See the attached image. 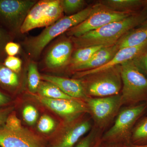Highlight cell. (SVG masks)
<instances>
[{
    "label": "cell",
    "instance_id": "obj_1",
    "mask_svg": "<svg viewBox=\"0 0 147 147\" xmlns=\"http://www.w3.org/2000/svg\"><path fill=\"white\" fill-rule=\"evenodd\" d=\"M147 19V11L143 9L123 20L70 39L76 49L92 46L109 47L115 45L127 32L139 27Z\"/></svg>",
    "mask_w": 147,
    "mask_h": 147
},
{
    "label": "cell",
    "instance_id": "obj_2",
    "mask_svg": "<svg viewBox=\"0 0 147 147\" xmlns=\"http://www.w3.org/2000/svg\"><path fill=\"white\" fill-rule=\"evenodd\" d=\"M88 97H103L119 94L122 88L121 65L82 77Z\"/></svg>",
    "mask_w": 147,
    "mask_h": 147
},
{
    "label": "cell",
    "instance_id": "obj_3",
    "mask_svg": "<svg viewBox=\"0 0 147 147\" xmlns=\"http://www.w3.org/2000/svg\"><path fill=\"white\" fill-rule=\"evenodd\" d=\"M92 10V6L88 7L78 13L61 18L46 27L40 34L28 41L26 45L28 51L32 57H38L51 40L86 20Z\"/></svg>",
    "mask_w": 147,
    "mask_h": 147
},
{
    "label": "cell",
    "instance_id": "obj_4",
    "mask_svg": "<svg viewBox=\"0 0 147 147\" xmlns=\"http://www.w3.org/2000/svg\"><path fill=\"white\" fill-rule=\"evenodd\" d=\"M147 108V103H142L120 111L114 125L101 137L102 142L126 146L130 144L133 127Z\"/></svg>",
    "mask_w": 147,
    "mask_h": 147
},
{
    "label": "cell",
    "instance_id": "obj_5",
    "mask_svg": "<svg viewBox=\"0 0 147 147\" xmlns=\"http://www.w3.org/2000/svg\"><path fill=\"white\" fill-rule=\"evenodd\" d=\"M123 104L134 105L147 100V77L133 60L121 65Z\"/></svg>",
    "mask_w": 147,
    "mask_h": 147
},
{
    "label": "cell",
    "instance_id": "obj_6",
    "mask_svg": "<svg viewBox=\"0 0 147 147\" xmlns=\"http://www.w3.org/2000/svg\"><path fill=\"white\" fill-rule=\"evenodd\" d=\"M0 147H47L43 139L24 128L14 114L0 127Z\"/></svg>",
    "mask_w": 147,
    "mask_h": 147
},
{
    "label": "cell",
    "instance_id": "obj_7",
    "mask_svg": "<svg viewBox=\"0 0 147 147\" xmlns=\"http://www.w3.org/2000/svg\"><path fill=\"white\" fill-rule=\"evenodd\" d=\"M135 13L116 11L99 3L92 6L91 13L86 20L69 29L66 34L71 37H78L110 23L123 20Z\"/></svg>",
    "mask_w": 147,
    "mask_h": 147
},
{
    "label": "cell",
    "instance_id": "obj_8",
    "mask_svg": "<svg viewBox=\"0 0 147 147\" xmlns=\"http://www.w3.org/2000/svg\"><path fill=\"white\" fill-rule=\"evenodd\" d=\"M89 113L96 126L103 128L119 113L123 105L121 95L103 97H88L86 99Z\"/></svg>",
    "mask_w": 147,
    "mask_h": 147
},
{
    "label": "cell",
    "instance_id": "obj_9",
    "mask_svg": "<svg viewBox=\"0 0 147 147\" xmlns=\"http://www.w3.org/2000/svg\"><path fill=\"white\" fill-rule=\"evenodd\" d=\"M36 97L43 105L68 121L73 120L82 114L89 113L86 103L79 99H54L40 96Z\"/></svg>",
    "mask_w": 147,
    "mask_h": 147
},
{
    "label": "cell",
    "instance_id": "obj_10",
    "mask_svg": "<svg viewBox=\"0 0 147 147\" xmlns=\"http://www.w3.org/2000/svg\"><path fill=\"white\" fill-rule=\"evenodd\" d=\"M36 3L29 0H0V16L11 24L21 26Z\"/></svg>",
    "mask_w": 147,
    "mask_h": 147
},
{
    "label": "cell",
    "instance_id": "obj_11",
    "mask_svg": "<svg viewBox=\"0 0 147 147\" xmlns=\"http://www.w3.org/2000/svg\"><path fill=\"white\" fill-rule=\"evenodd\" d=\"M147 49V40L137 46L122 48L119 50L112 59L105 65L93 70L76 72L75 76L76 78H81L91 74L102 71L116 65H121L125 62L137 58Z\"/></svg>",
    "mask_w": 147,
    "mask_h": 147
},
{
    "label": "cell",
    "instance_id": "obj_12",
    "mask_svg": "<svg viewBox=\"0 0 147 147\" xmlns=\"http://www.w3.org/2000/svg\"><path fill=\"white\" fill-rule=\"evenodd\" d=\"M73 47L71 39L64 40L56 43L46 55V66L51 69H56L68 65L72 55Z\"/></svg>",
    "mask_w": 147,
    "mask_h": 147
},
{
    "label": "cell",
    "instance_id": "obj_13",
    "mask_svg": "<svg viewBox=\"0 0 147 147\" xmlns=\"http://www.w3.org/2000/svg\"><path fill=\"white\" fill-rule=\"evenodd\" d=\"M41 78L45 82L57 86L66 94L72 98L86 100L88 98L81 80L48 75H42Z\"/></svg>",
    "mask_w": 147,
    "mask_h": 147
},
{
    "label": "cell",
    "instance_id": "obj_14",
    "mask_svg": "<svg viewBox=\"0 0 147 147\" xmlns=\"http://www.w3.org/2000/svg\"><path fill=\"white\" fill-rule=\"evenodd\" d=\"M117 44L103 47L98 50L88 61L69 67L70 70L76 72L91 70L101 67L108 63L118 51Z\"/></svg>",
    "mask_w": 147,
    "mask_h": 147
},
{
    "label": "cell",
    "instance_id": "obj_15",
    "mask_svg": "<svg viewBox=\"0 0 147 147\" xmlns=\"http://www.w3.org/2000/svg\"><path fill=\"white\" fill-rule=\"evenodd\" d=\"M91 127V123L88 120L77 123L69 128L50 147H73Z\"/></svg>",
    "mask_w": 147,
    "mask_h": 147
},
{
    "label": "cell",
    "instance_id": "obj_16",
    "mask_svg": "<svg viewBox=\"0 0 147 147\" xmlns=\"http://www.w3.org/2000/svg\"><path fill=\"white\" fill-rule=\"evenodd\" d=\"M50 0H43L36 3L31 9L20 27L22 33L36 28H41L45 10Z\"/></svg>",
    "mask_w": 147,
    "mask_h": 147
},
{
    "label": "cell",
    "instance_id": "obj_17",
    "mask_svg": "<svg viewBox=\"0 0 147 147\" xmlns=\"http://www.w3.org/2000/svg\"><path fill=\"white\" fill-rule=\"evenodd\" d=\"M99 3L112 10L135 13L144 7L145 0H103Z\"/></svg>",
    "mask_w": 147,
    "mask_h": 147
},
{
    "label": "cell",
    "instance_id": "obj_18",
    "mask_svg": "<svg viewBox=\"0 0 147 147\" xmlns=\"http://www.w3.org/2000/svg\"><path fill=\"white\" fill-rule=\"evenodd\" d=\"M147 40V27L132 29L124 35L117 43L119 50L140 45Z\"/></svg>",
    "mask_w": 147,
    "mask_h": 147
},
{
    "label": "cell",
    "instance_id": "obj_19",
    "mask_svg": "<svg viewBox=\"0 0 147 147\" xmlns=\"http://www.w3.org/2000/svg\"><path fill=\"white\" fill-rule=\"evenodd\" d=\"M63 11L61 1L50 0L45 10L41 27H48L60 19Z\"/></svg>",
    "mask_w": 147,
    "mask_h": 147
},
{
    "label": "cell",
    "instance_id": "obj_20",
    "mask_svg": "<svg viewBox=\"0 0 147 147\" xmlns=\"http://www.w3.org/2000/svg\"><path fill=\"white\" fill-rule=\"evenodd\" d=\"M37 91L40 96L50 99H75L66 94L57 86L45 81L40 82Z\"/></svg>",
    "mask_w": 147,
    "mask_h": 147
},
{
    "label": "cell",
    "instance_id": "obj_21",
    "mask_svg": "<svg viewBox=\"0 0 147 147\" xmlns=\"http://www.w3.org/2000/svg\"><path fill=\"white\" fill-rule=\"evenodd\" d=\"M102 46H92L76 49L71 55L69 61V67L84 63L89 60L95 53L103 47Z\"/></svg>",
    "mask_w": 147,
    "mask_h": 147
},
{
    "label": "cell",
    "instance_id": "obj_22",
    "mask_svg": "<svg viewBox=\"0 0 147 147\" xmlns=\"http://www.w3.org/2000/svg\"><path fill=\"white\" fill-rule=\"evenodd\" d=\"M147 143V117H146L140 121L132 129L130 137V144L142 145Z\"/></svg>",
    "mask_w": 147,
    "mask_h": 147
},
{
    "label": "cell",
    "instance_id": "obj_23",
    "mask_svg": "<svg viewBox=\"0 0 147 147\" xmlns=\"http://www.w3.org/2000/svg\"><path fill=\"white\" fill-rule=\"evenodd\" d=\"M41 76L40 75L36 63L31 62L28 67V84L30 91L34 93L37 91L40 84Z\"/></svg>",
    "mask_w": 147,
    "mask_h": 147
},
{
    "label": "cell",
    "instance_id": "obj_24",
    "mask_svg": "<svg viewBox=\"0 0 147 147\" xmlns=\"http://www.w3.org/2000/svg\"><path fill=\"white\" fill-rule=\"evenodd\" d=\"M0 84L7 86H17L19 84L18 75L6 67L0 65Z\"/></svg>",
    "mask_w": 147,
    "mask_h": 147
},
{
    "label": "cell",
    "instance_id": "obj_25",
    "mask_svg": "<svg viewBox=\"0 0 147 147\" xmlns=\"http://www.w3.org/2000/svg\"><path fill=\"white\" fill-rule=\"evenodd\" d=\"M61 3L63 12L71 14L82 9L86 2L83 0H63Z\"/></svg>",
    "mask_w": 147,
    "mask_h": 147
},
{
    "label": "cell",
    "instance_id": "obj_26",
    "mask_svg": "<svg viewBox=\"0 0 147 147\" xmlns=\"http://www.w3.org/2000/svg\"><path fill=\"white\" fill-rule=\"evenodd\" d=\"M55 126V123L53 119L49 116L44 115L40 119L37 128L42 133H48L52 131Z\"/></svg>",
    "mask_w": 147,
    "mask_h": 147
},
{
    "label": "cell",
    "instance_id": "obj_27",
    "mask_svg": "<svg viewBox=\"0 0 147 147\" xmlns=\"http://www.w3.org/2000/svg\"><path fill=\"white\" fill-rule=\"evenodd\" d=\"M101 141V137H98L95 131H92L81 140L75 147H96Z\"/></svg>",
    "mask_w": 147,
    "mask_h": 147
},
{
    "label": "cell",
    "instance_id": "obj_28",
    "mask_svg": "<svg viewBox=\"0 0 147 147\" xmlns=\"http://www.w3.org/2000/svg\"><path fill=\"white\" fill-rule=\"evenodd\" d=\"M23 116L24 120L29 125L34 124L38 118V113L36 108L32 105H28L24 108Z\"/></svg>",
    "mask_w": 147,
    "mask_h": 147
},
{
    "label": "cell",
    "instance_id": "obj_29",
    "mask_svg": "<svg viewBox=\"0 0 147 147\" xmlns=\"http://www.w3.org/2000/svg\"><path fill=\"white\" fill-rule=\"evenodd\" d=\"M4 64L5 66L17 73L21 70L22 66V61L20 59L14 56H8L5 60Z\"/></svg>",
    "mask_w": 147,
    "mask_h": 147
},
{
    "label": "cell",
    "instance_id": "obj_30",
    "mask_svg": "<svg viewBox=\"0 0 147 147\" xmlns=\"http://www.w3.org/2000/svg\"><path fill=\"white\" fill-rule=\"evenodd\" d=\"M133 61L138 68L147 77V49Z\"/></svg>",
    "mask_w": 147,
    "mask_h": 147
},
{
    "label": "cell",
    "instance_id": "obj_31",
    "mask_svg": "<svg viewBox=\"0 0 147 147\" xmlns=\"http://www.w3.org/2000/svg\"><path fill=\"white\" fill-rule=\"evenodd\" d=\"M20 45L14 42H9L5 47L6 53L9 57H14L19 53Z\"/></svg>",
    "mask_w": 147,
    "mask_h": 147
},
{
    "label": "cell",
    "instance_id": "obj_32",
    "mask_svg": "<svg viewBox=\"0 0 147 147\" xmlns=\"http://www.w3.org/2000/svg\"><path fill=\"white\" fill-rule=\"evenodd\" d=\"M9 109L0 111V125L5 122L9 113Z\"/></svg>",
    "mask_w": 147,
    "mask_h": 147
},
{
    "label": "cell",
    "instance_id": "obj_33",
    "mask_svg": "<svg viewBox=\"0 0 147 147\" xmlns=\"http://www.w3.org/2000/svg\"><path fill=\"white\" fill-rule=\"evenodd\" d=\"M96 147H127L126 145L119 144H110L101 141Z\"/></svg>",
    "mask_w": 147,
    "mask_h": 147
},
{
    "label": "cell",
    "instance_id": "obj_34",
    "mask_svg": "<svg viewBox=\"0 0 147 147\" xmlns=\"http://www.w3.org/2000/svg\"><path fill=\"white\" fill-rule=\"evenodd\" d=\"M9 98L4 94L0 92V105H3L8 102Z\"/></svg>",
    "mask_w": 147,
    "mask_h": 147
},
{
    "label": "cell",
    "instance_id": "obj_35",
    "mask_svg": "<svg viewBox=\"0 0 147 147\" xmlns=\"http://www.w3.org/2000/svg\"><path fill=\"white\" fill-rule=\"evenodd\" d=\"M127 147H147V143L142 145H133L130 144L127 146Z\"/></svg>",
    "mask_w": 147,
    "mask_h": 147
},
{
    "label": "cell",
    "instance_id": "obj_36",
    "mask_svg": "<svg viewBox=\"0 0 147 147\" xmlns=\"http://www.w3.org/2000/svg\"><path fill=\"white\" fill-rule=\"evenodd\" d=\"M147 27V19L145 21H144L143 23L139 27Z\"/></svg>",
    "mask_w": 147,
    "mask_h": 147
},
{
    "label": "cell",
    "instance_id": "obj_37",
    "mask_svg": "<svg viewBox=\"0 0 147 147\" xmlns=\"http://www.w3.org/2000/svg\"><path fill=\"white\" fill-rule=\"evenodd\" d=\"M143 9L147 11V0H145L144 7Z\"/></svg>",
    "mask_w": 147,
    "mask_h": 147
},
{
    "label": "cell",
    "instance_id": "obj_38",
    "mask_svg": "<svg viewBox=\"0 0 147 147\" xmlns=\"http://www.w3.org/2000/svg\"><path fill=\"white\" fill-rule=\"evenodd\" d=\"M1 38H2L1 33V32L0 31V41H1Z\"/></svg>",
    "mask_w": 147,
    "mask_h": 147
}]
</instances>
